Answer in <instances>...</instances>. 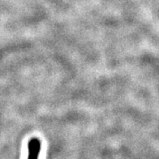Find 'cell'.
<instances>
[{"instance_id": "1", "label": "cell", "mask_w": 159, "mask_h": 159, "mask_svg": "<svg viewBox=\"0 0 159 159\" xmlns=\"http://www.w3.org/2000/svg\"><path fill=\"white\" fill-rule=\"evenodd\" d=\"M42 148V142L38 138L34 137L28 141V159H38Z\"/></svg>"}]
</instances>
